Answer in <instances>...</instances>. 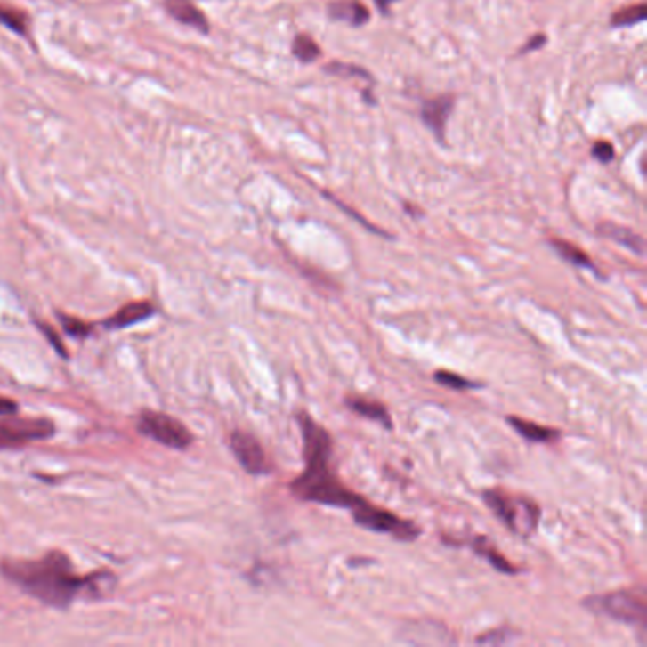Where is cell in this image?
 I'll list each match as a JSON object with an SVG mask.
<instances>
[{
  "mask_svg": "<svg viewBox=\"0 0 647 647\" xmlns=\"http://www.w3.org/2000/svg\"><path fill=\"white\" fill-rule=\"evenodd\" d=\"M0 570L21 591L53 608H67L82 593L93 598L107 596L117 583L110 571L78 578L63 553H50L40 560H4Z\"/></svg>",
  "mask_w": 647,
  "mask_h": 647,
  "instance_id": "6da1fadb",
  "label": "cell"
},
{
  "mask_svg": "<svg viewBox=\"0 0 647 647\" xmlns=\"http://www.w3.org/2000/svg\"><path fill=\"white\" fill-rule=\"evenodd\" d=\"M296 420L302 431V441H304L306 467L291 482L295 497L350 511L361 507L367 499L352 492L338 479L333 467V437L328 431L306 412H298Z\"/></svg>",
  "mask_w": 647,
  "mask_h": 647,
  "instance_id": "7a4b0ae2",
  "label": "cell"
},
{
  "mask_svg": "<svg viewBox=\"0 0 647 647\" xmlns=\"http://www.w3.org/2000/svg\"><path fill=\"white\" fill-rule=\"evenodd\" d=\"M482 499L514 536L528 539L530 536L536 534L541 519V509L534 499L526 496H514L505 490H499V488L484 490Z\"/></svg>",
  "mask_w": 647,
  "mask_h": 647,
  "instance_id": "3957f363",
  "label": "cell"
},
{
  "mask_svg": "<svg viewBox=\"0 0 647 647\" xmlns=\"http://www.w3.org/2000/svg\"><path fill=\"white\" fill-rule=\"evenodd\" d=\"M583 606L593 610L598 615H608L611 619L636 625L640 630L645 628V598L635 591H615L608 594H598L583 600Z\"/></svg>",
  "mask_w": 647,
  "mask_h": 647,
  "instance_id": "277c9868",
  "label": "cell"
},
{
  "mask_svg": "<svg viewBox=\"0 0 647 647\" xmlns=\"http://www.w3.org/2000/svg\"><path fill=\"white\" fill-rule=\"evenodd\" d=\"M352 516L359 528L376 531V534L393 536L399 541H414L422 534V530L414 522L400 519V516H397L392 511L372 505L368 501H365L361 507L353 509Z\"/></svg>",
  "mask_w": 647,
  "mask_h": 647,
  "instance_id": "5b68a950",
  "label": "cell"
},
{
  "mask_svg": "<svg viewBox=\"0 0 647 647\" xmlns=\"http://www.w3.org/2000/svg\"><path fill=\"white\" fill-rule=\"evenodd\" d=\"M137 429L142 435L154 439L156 442L164 444V447L177 450L189 449L194 441L189 427L175 420L174 416H167L162 412H150V410L142 412L137 420Z\"/></svg>",
  "mask_w": 647,
  "mask_h": 647,
  "instance_id": "8992f818",
  "label": "cell"
},
{
  "mask_svg": "<svg viewBox=\"0 0 647 647\" xmlns=\"http://www.w3.org/2000/svg\"><path fill=\"white\" fill-rule=\"evenodd\" d=\"M53 424L46 418H21L0 422V450L18 449L27 442L50 439L53 435Z\"/></svg>",
  "mask_w": 647,
  "mask_h": 647,
  "instance_id": "52a82bcc",
  "label": "cell"
},
{
  "mask_svg": "<svg viewBox=\"0 0 647 647\" xmlns=\"http://www.w3.org/2000/svg\"><path fill=\"white\" fill-rule=\"evenodd\" d=\"M230 447H232L239 465L249 474L261 477V474H268L271 471L264 449L253 435L243 433V431H234L232 437H230Z\"/></svg>",
  "mask_w": 647,
  "mask_h": 647,
  "instance_id": "ba28073f",
  "label": "cell"
},
{
  "mask_svg": "<svg viewBox=\"0 0 647 647\" xmlns=\"http://www.w3.org/2000/svg\"><path fill=\"white\" fill-rule=\"evenodd\" d=\"M399 640L405 643H456L452 632L437 621H412L399 630Z\"/></svg>",
  "mask_w": 647,
  "mask_h": 647,
  "instance_id": "9c48e42d",
  "label": "cell"
},
{
  "mask_svg": "<svg viewBox=\"0 0 647 647\" xmlns=\"http://www.w3.org/2000/svg\"><path fill=\"white\" fill-rule=\"evenodd\" d=\"M454 107L452 95H441L435 99H429L422 105V120L427 125L431 133L437 137V141L444 142L447 137V122Z\"/></svg>",
  "mask_w": 647,
  "mask_h": 647,
  "instance_id": "30bf717a",
  "label": "cell"
},
{
  "mask_svg": "<svg viewBox=\"0 0 647 647\" xmlns=\"http://www.w3.org/2000/svg\"><path fill=\"white\" fill-rule=\"evenodd\" d=\"M164 3L167 13L175 21L186 27H192L204 35L209 33V21L206 18V13L194 4V0H164Z\"/></svg>",
  "mask_w": 647,
  "mask_h": 647,
  "instance_id": "8fae6325",
  "label": "cell"
},
{
  "mask_svg": "<svg viewBox=\"0 0 647 647\" xmlns=\"http://www.w3.org/2000/svg\"><path fill=\"white\" fill-rule=\"evenodd\" d=\"M327 13L330 20L344 21L352 27H363L370 20V12L361 0H333Z\"/></svg>",
  "mask_w": 647,
  "mask_h": 647,
  "instance_id": "7c38bea8",
  "label": "cell"
},
{
  "mask_svg": "<svg viewBox=\"0 0 647 647\" xmlns=\"http://www.w3.org/2000/svg\"><path fill=\"white\" fill-rule=\"evenodd\" d=\"M344 405H346L352 412L363 416V418H368L372 422L382 424L385 429H392L393 422H392V414L387 410L380 400L374 399H367L361 395H350L344 399Z\"/></svg>",
  "mask_w": 647,
  "mask_h": 647,
  "instance_id": "4fadbf2b",
  "label": "cell"
},
{
  "mask_svg": "<svg viewBox=\"0 0 647 647\" xmlns=\"http://www.w3.org/2000/svg\"><path fill=\"white\" fill-rule=\"evenodd\" d=\"M598 234L603 236L606 239L619 243V246L627 247L628 251H632L638 256H643V251H645L643 238L640 234H636V232H632L630 228L613 224V222H603V224L598 226Z\"/></svg>",
  "mask_w": 647,
  "mask_h": 647,
  "instance_id": "5bb4252c",
  "label": "cell"
},
{
  "mask_svg": "<svg viewBox=\"0 0 647 647\" xmlns=\"http://www.w3.org/2000/svg\"><path fill=\"white\" fill-rule=\"evenodd\" d=\"M152 315H154V308H152V304H149V302H133V304H127L114 313L109 321H105V325L109 328H125L129 325L145 321V319L152 318Z\"/></svg>",
  "mask_w": 647,
  "mask_h": 647,
  "instance_id": "9a60e30c",
  "label": "cell"
},
{
  "mask_svg": "<svg viewBox=\"0 0 647 647\" xmlns=\"http://www.w3.org/2000/svg\"><path fill=\"white\" fill-rule=\"evenodd\" d=\"M507 424L513 425L516 431H519V435L530 442H551L560 437L558 429L530 422V420H522V418H519V416H507Z\"/></svg>",
  "mask_w": 647,
  "mask_h": 647,
  "instance_id": "2e32d148",
  "label": "cell"
},
{
  "mask_svg": "<svg viewBox=\"0 0 647 647\" xmlns=\"http://www.w3.org/2000/svg\"><path fill=\"white\" fill-rule=\"evenodd\" d=\"M471 547H473L474 553L481 554L482 558H486L488 562H490V566L496 568V571L507 573V575L519 573V568H514L511 562H507V560L503 558V554L486 538H474L471 541Z\"/></svg>",
  "mask_w": 647,
  "mask_h": 647,
  "instance_id": "e0dca14e",
  "label": "cell"
},
{
  "mask_svg": "<svg viewBox=\"0 0 647 647\" xmlns=\"http://www.w3.org/2000/svg\"><path fill=\"white\" fill-rule=\"evenodd\" d=\"M551 246L560 256L564 258L566 263H570L573 266H579V268L594 270V263L591 261V256H588L585 251H581L578 246H573V243L564 241V239H551Z\"/></svg>",
  "mask_w": 647,
  "mask_h": 647,
  "instance_id": "ac0fdd59",
  "label": "cell"
},
{
  "mask_svg": "<svg viewBox=\"0 0 647 647\" xmlns=\"http://www.w3.org/2000/svg\"><path fill=\"white\" fill-rule=\"evenodd\" d=\"M293 55L302 63H311L315 60H319L321 50L313 38L306 35H296L293 40Z\"/></svg>",
  "mask_w": 647,
  "mask_h": 647,
  "instance_id": "d6986e66",
  "label": "cell"
},
{
  "mask_svg": "<svg viewBox=\"0 0 647 647\" xmlns=\"http://www.w3.org/2000/svg\"><path fill=\"white\" fill-rule=\"evenodd\" d=\"M0 25H4L6 28H10L12 33L21 35V36H27V33H28V20L20 10L0 6Z\"/></svg>",
  "mask_w": 647,
  "mask_h": 647,
  "instance_id": "ffe728a7",
  "label": "cell"
},
{
  "mask_svg": "<svg viewBox=\"0 0 647 647\" xmlns=\"http://www.w3.org/2000/svg\"><path fill=\"white\" fill-rule=\"evenodd\" d=\"M433 378L437 384L449 387V390H452V392H469V390H474V387H479L477 382H471L464 376H459V374L449 372V370H437L433 374Z\"/></svg>",
  "mask_w": 647,
  "mask_h": 647,
  "instance_id": "44dd1931",
  "label": "cell"
},
{
  "mask_svg": "<svg viewBox=\"0 0 647 647\" xmlns=\"http://www.w3.org/2000/svg\"><path fill=\"white\" fill-rule=\"evenodd\" d=\"M643 20H645V4L640 3V4L627 6L619 12H615L611 16V27H630Z\"/></svg>",
  "mask_w": 647,
  "mask_h": 647,
  "instance_id": "7402d4cb",
  "label": "cell"
},
{
  "mask_svg": "<svg viewBox=\"0 0 647 647\" xmlns=\"http://www.w3.org/2000/svg\"><path fill=\"white\" fill-rule=\"evenodd\" d=\"M519 636L514 630L511 628H496V630H488L486 635L477 638V643H484V645H503V643H511L514 642V638Z\"/></svg>",
  "mask_w": 647,
  "mask_h": 647,
  "instance_id": "603a6c76",
  "label": "cell"
},
{
  "mask_svg": "<svg viewBox=\"0 0 647 647\" xmlns=\"http://www.w3.org/2000/svg\"><path fill=\"white\" fill-rule=\"evenodd\" d=\"M327 73H333V75H340V77H365V78H370L363 69H359L355 65H348V63H333L330 67H327Z\"/></svg>",
  "mask_w": 647,
  "mask_h": 647,
  "instance_id": "cb8c5ba5",
  "label": "cell"
},
{
  "mask_svg": "<svg viewBox=\"0 0 647 647\" xmlns=\"http://www.w3.org/2000/svg\"><path fill=\"white\" fill-rule=\"evenodd\" d=\"M60 319H61L63 328L67 330L69 335H73V336H85V335L90 333V327L84 325L78 319H70V318H65V315H60Z\"/></svg>",
  "mask_w": 647,
  "mask_h": 647,
  "instance_id": "d4e9b609",
  "label": "cell"
},
{
  "mask_svg": "<svg viewBox=\"0 0 647 647\" xmlns=\"http://www.w3.org/2000/svg\"><path fill=\"white\" fill-rule=\"evenodd\" d=\"M593 156L596 158L598 162L602 164H608L613 160V147L610 145L608 141H598L594 149H593Z\"/></svg>",
  "mask_w": 647,
  "mask_h": 647,
  "instance_id": "484cf974",
  "label": "cell"
},
{
  "mask_svg": "<svg viewBox=\"0 0 647 647\" xmlns=\"http://www.w3.org/2000/svg\"><path fill=\"white\" fill-rule=\"evenodd\" d=\"M16 412H18V405H16V402L10 400V399L0 397V416H3V418H4V416H12V414H16Z\"/></svg>",
  "mask_w": 647,
  "mask_h": 647,
  "instance_id": "4316f807",
  "label": "cell"
},
{
  "mask_svg": "<svg viewBox=\"0 0 647 647\" xmlns=\"http://www.w3.org/2000/svg\"><path fill=\"white\" fill-rule=\"evenodd\" d=\"M543 44H545V36H543V35H538V36H534V38H531V40L528 42V44L524 46V50H522V52H534V50H539Z\"/></svg>",
  "mask_w": 647,
  "mask_h": 647,
  "instance_id": "83f0119b",
  "label": "cell"
},
{
  "mask_svg": "<svg viewBox=\"0 0 647 647\" xmlns=\"http://www.w3.org/2000/svg\"><path fill=\"white\" fill-rule=\"evenodd\" d=\"M374 3H376V6L380 8L382 13H387V10H390L392 4H395L397 0H374Z\"/></svg>",
  "mask_w": 647,
  "mask_h": 647,
  "instance_id": "f1b7e54d",
  "label": "cell"
},
{
  "mask_svg": "<svg viewBox=\"0 0 647 647\" xmlns=\"http://www.w3.org/2000/svg\"><path fill=\"white\" fill-rule=\"evenodd\" d=\"M350 564L355 566V564H372V560H350Z\"/></svg>",
  "mask_w": 647,
  "mask_h": 647,
  "instance_id": "f546056e",
  "label": "cell"
}]
</instances>
